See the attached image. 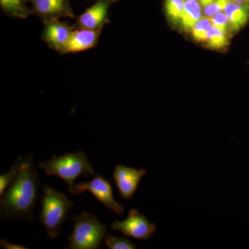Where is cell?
Wrapping results in <instances>:
<instances>
[{
	"mask_svg": "<svg viewBox=\"0 0 249 249\" xmlns=\"http://www.w3.org/2000/svg\"><path fill=\"white\" fill-rule=\"evenodd\" d=\"M38 197V174L29 154L22 159L17 178L1 197V219L34 220L33 211Z\"/></svg>",
	"mask_w": 249,
	"mask_h": 249,
	"instance_id": "obj_1",
	"label": "cell"
},
{
	"mask_svg": "<svg viewBox=\"0 0 249 249\" xmlns=\"http://www.w3.org/2000/svg\"><path fill=\"white\" fill-rule=\"evenodd\" d=\"M41 212L39 219L51 239H56L61 231L67 213L74 205L73 201L61 192L49 185L42 187Z\"/></svg>",
	"mask_w": 249,
	"mask_h": 249,
	"instance_id": "obj_2",
	"label": "cell"
},
{
	"mask_svg": "<svg viewBox=\"0 0 249 249\" xmlns=\"http://www.w3.org/2000/svg\"><path fill=\"white\" fill-rule=\"evenodd\" d=\"M39 167L44 170L48 176H56L66 182L71 193L73 183L80 176L88 178V175L94 171L86 154L83 151L67 153L62 156L54 155L52 160L45 163H39Z\"/></svg>",
	"mask_w": 249,
	"mask_h": 249,
	"instance_id": "obj_3",
	"label": "cell"
},
{
	"mask_svg": "<svg viewBox=\"0 0 249 249\" xmlns=\"http://www.w3.org/2000/svg\"><path fill=\"white\" fill-rule=\"evenodd\" d=\"M74 228L69 237L70 249H97L107 234V227L88 213L73 216Z\"/></svg>",
	"mask_w": 249,
	"mask_h": 249,
	"instance_id": "obj_4",
	"label": "cell"
},
{
	"mask_svg": "<svg viewBox=\"0 0 249 249\" xmlns=\"http://www.w3.org/2000/svg\"><path fill=\"white\" fill-rule=\"evenodd\" d=\"M85 191L90 192L101 204L118 215L124 213V206L114 199L110 182L101 175H95L91 181L75 185L70 193L78 195Z\"/></svg>",
	"mask_w": 249,
	"mask_h": 249,
	"instance_id": "obj_5",
	"label": "cell"
},
{
	"mask_svg": "<svg viewBox=\"0 0 249 249\" xmlns=\"http://www.w3.org/2000/svg\"><path fill=\"white\" fill-rule=\"evenodd\" d=\"M111 229L121 232L127 237L139 240H147L155 233L157 227L143 214L136 209L129 210L128 216L124 221L115 220Z\"/></svg>",
	"mask_w": 249,
	"mask_h": 249,
	"instance_id": "obj_6",
	"label": "cell"
},
{
	"mask_svg": "<svg viewBox=\"0 0 249 249\" xmlns=\"http://www.w3.org/2000/svg\"><path fill=\"white\" fill-rule=\"evenodd\" d=\"M146 170L129 168L116 165L113 173V178L120 192L121 197L124 200L133 198L134 193L138 189L142 178L146 175Z\"/></svg>",
	"mask_w": 249,
	"mask_h": 249,
	"instance_id": "obj_7",
	"label": "cell"
},
{
	"mask_svg": "<svg viewBox=\"0 0 249 249\" xmlns=\"http://www.w3.org/2000/svg\"><path fill=\"white\" fill-rule=\"evenodd\" d=\"M34 8L45 22L60 18H74L69 0H34Z\"/></svg>",
	"mask_w": 249,
	"mask_h": 249,
	"instance_id": "obj_8",
	"label": "cell"
},
{
	"mask_svg": "<svg viewBox=\"0 0 249 249\" xmlns=\"http://www.w3.org/2000/svg\"><path fill=\"white\" fill-rule=\"evenodd\" d=\"M46 23L44 31V40L52 47L59 52L65 53L68 45L72 30L65 23L59 22L58 19L49 21Z\"/></svg>",
	"mask_w": 249,
	"mask_h": 249,
	"instance_id": "obj_9",
	"label": "cell"
},
{
	"mask_svg": "<svg viewBox=\"0 0 249 249\" xmlns=\"http://www.w3.org/2000/svg\"><path fill=\"white\" fill-rule=\"evenodd\" d=\"M101 29L97 30L83 29L72 31L65 53H76L93 48L98 43Z\"/></svg>",
	"mask_w": 249,
	"mask_h": 249,
	"instance_id": "obj_10",
	"label": "cell"
},
{
	"mask_svg": "<svg viewBox=\"0 0 249 249\" xmlns=\"http://www.w3.org/2000/svg\"><path fill=\"white\" fill-rule=\"evenodd\" d=\"M108 4L105 1H99L87 10L78 18V24L83 29L97 30L101 29L107 17Z\"/></svg>",
	"mask_w": 249,
	"mask_h": 249,
	"instance_id": "obj_11",
	"label": "cell"
},
{
	"mask_svg": "<svg viewBox=\"0 0 249 249\" xmlns=\"http://www.w3.org/2000/svg\"><path fill=\"white\" fill-rule=\"evenodd\" d=\"M224 12L227 15L229 27L232 31L240 30L249 22V5L239 4L234 0H231Z\"/></svg>",
	"mask_w": 249,
	"mask_h": 249,
	"instance_id": "obj_12",
	"label": "cell"
},
{
	"mask_svg": "<svg viewBox=\"0 0 249 249\" xmlns=\"http://www.w3.org/2000/svg\"><path fill=\"white\" fill-rule=\"evenodd\" d=\"M202 18L201 4L197 1L186 0L183 14L179 22L186 30H191L193 27Z\"/></svg>",
	"mask_w": 249,
	"mask_h": 249,
	"instance_id": "obj_13",
	"label": "cell"
},
{
	"mask_svg": "<svg viewBox=\"0 0 249 249\" xmlns=\"http://www.w3.org/2000/svg\"><path fill=\"white\" fill-rule=\"evenodd\" d=\"M1 7L8 14L19 18H25L29 14L24 0H0Z\"/></svg>",
	"mask_w": 249,
	"mask_h": 249,
	"instance_id": "obj_14",
	"label": "cell"
},
{
	"mask_svg": "<svg viewBox=\"0 0 249 249\" xmlns=\"http://www.w3.org/2000/svg\"><path fill=\"white\" fill-rule=\"evenodd\" d=\"M206 42L213 49H222L229 45L227 33L223 32L213 26L208 32Z\"/></svg>",
	"mask_w": 249,
	"mask_h": 249,
	"instance_id": "obj_15",
	"label": "cell"
},
{
	"mask_svg": "<svg viewBox=\"0 0 249 249\" xmlns=\"http://www.w3.org/2000/svg\"><path fill=\"white\" fill-rule=\"evenodd\" d=\"M22 158L19 157L15 161L12 166L10 168L7 173L0 175V196H3L5 191L8 188L11 186L17 178L18 174L20 170L21 164H22Z\"/></svg>",
	"mask_w": 249,
	"mask_h": 249,
	"instance_id": "obj_16",
	"label": "cell"
},
{
	"mask_svg": "<svg viewBox=\"0 0 249 249\" xmlns=\"http://www.w3.org/2000/svg\"><path fill=\"white\" fill-rule=\"evenodd\" d=\"M186 0H165V12L175 22L180 20Z\"/></svg>",
	"mask_w": 249,
	"mask_h": 249,
	"instance_id": "obj_17",
	"label": "cell"
},
{
	"mask_svg": "<svg viewBox=\"0 0 249 249\" xmlns=\"http://www.w3.org/2000/svg\"><path fill=\"white\" fill-rule=\"evenodd\" d=\"M105 244L109 249H135L137 247L128 239L124 237H115L111 234H106Z\"/></svg>",
	"mask_w": 249,
	"mask_h": 249,
	"instance_id": "obj_18",
	"label": "cell"
},
{
	"mask_svg": "<svg viewBox=\"0 0 249 249\" xmlns=\"http://www.w3.org/2000/svg\"><path fill=\"white\" fill-rule=\"evenodd\" d=\"M211 26L210 18H201L191 30L193 38L197 42H206V36Z\"/></svg>",
	"mask_w": 249,
	"mask_h": 249,
	"instance_id": "obj_19",
	"label": "cell"
},
{
	"mask_svg": "<svg viewBox=\"0 0 249 249\" xmlns=\"http://www.w3.org/2000/svg\"><path fill=\"white\" fill-rule=\"evenodd\" d=\"M231 0H215L212 4L204 8V14L207 17H213L219 13L224 12L227 5Z\"/></svg>",
	"mask_w": 249,
	"mask_h": 249,
	"instance_id": "obj_20",
	"label": "cell"
},
{
	"mask_svg": "<svg viewBox=\"0 0 249 249\" xmlns=\"http://www.w3.org/2000/svg\"><path fill=\"white\" fill-rule=\"evenodd\" d=\"M211 25L215 27L216 29L223 31V32H227L228 27H229V19L225 13H219V14L214 15V16L210 18Z\"/></svg>",
	"mask_w": 249,
	"mask_h": 249,
	"instance_id": "obj_21",
	"label": "cell"
},
{
	"mask_svg": "<svg viewBox=\"0 0 249 249\" xmlns=\"http://www.w3.org/2000/svg\"><path fill=\"white\" fill-rule=\"evenodd\" d=\"M0 245L2 248L6 249H27V247H24V246L12 245V244L9 243L6 241V239L1 240L0 242Z\"/></svg>",
	"mask_w": 249,
	"mask_h": 249,
	"instance_id": "obj_22",
	"label": "cell"
},
{
	"mask_svg": "<svg viewBox=\"0 0 249 249\" xmlns=\"http://www.w3.org/2000/svg\"><path fill=\"white\" fill-rule=\"evenodd\" d=\"M214 1L215 0H199V2H200L201 6L205 8L209 6V5L212 4Z\"/></svg>",
	"mask_w": 249,
	"mask_h": 249,
	"instance_id": "obj_23",
	"label": "cell"
},
{
	"mask_svg": "<svg viewBox=\"0 0 249 249\" xmlns=\"http://www.w3.org/2000/svg\"><path fill=\"white\" fill-rule=\"evenodd\" d=\"M234 1L239 4L249 5V0H234Z\"/></svg>",
	"mask_w": 249,
	"mask_h": 249,
	"instance_id": "obj_24",
	"label": "cell"
},
{
	"mask_svg": "<svg viewBox=\"0 0 249 249\" xmlns=\"http://www.w3.org/2000/svg\"><path fill=\"white\" fill-rule=\"evenodd\" d=\"M191 1H199V0H191Z\"/></svg>",
	"mask_w": 249,
	"mask_h": 249,
	"instance_id": "obj_25",
	"label": "cell"
}]
</instances>
